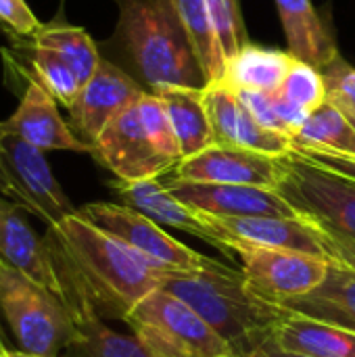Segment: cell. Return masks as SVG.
<instances>
[{"instance_id":"e575fe53","label":"cell","mask_w":355,"mask_h":357,"mask_svg":"<svg viewBox=\"0 0 355 357\" xmlns=\"http://www.w3.org/2000/svg\"><path fill=\"white\" fill-rule=\"evenodd\" d=\"M251 357H310V356H299V354H291V351H285L276 345L274 339H270L266 345H262L255 354Z\"/></svg>"},{"instance_id":"484cf974","label":"cell","mask_w":355,"mask_h":357,"mask_svg":"<svg viewBox=\"0 0 355 357\" xmlns=\"http://www.w3.org/2000/svg\"><path fill=\"white\" fill-rule=\"evenodd\" d=\"M33 36L52 46L54 50H59L77 71L80 79L86 84L96 67L100 65V52L96 42L88 36L86 29L63 23V21H52V23H42L38 31H33Z\"/></svg>"},{"instance_id":"f546056e","label":"cell","mask_w":355,"mask_h":357,"mask_svg":"<svg viewBox=\"0 0 355 357\" xmlns=\"http://www.w3.org/2000/svg\"><path fill=\"white\" fill-rule=\"evenodd\" d=\"M216 40L228 61L249 42L241 15V0H205Z\"/></svg>"},{"instance_id":"5bb4252c","label":"cell","mask_w":355,"mask_h":357,"mask_svg":"<svg viewBox=\"0 0 355 357\" xmlns=\"http://www.w3.org/2000/svg\"><path fill=\"white\" fill-rule=\"evenodd\" d=\"M2 126L40 151H71L92 155V146L75 136L61 117L59 102L38 82L25 79V90L17 111Z\"/></svg>"},{"instance_id":"e0dca14e","label":"cell","mask_w":355,"mask_h":357,"mask_svg":"<svg viewBox=\"0 0 355 357\" xmlns=\"http://www.w3.org/2000/svg\"><path fill=\"white\" fill-rule=\"evenodd\" d=\"M23 211L21 205L0 195V261L59 295L48 247L25 222Z\"/></svg>"},{"instance_id":"d590c367","label":"cell","mask_w":355,"mask_h":357,"mask_svg":"<svg viewBox=\"0 0 355 357\" xmlns=\"http://www.w3.org/2000/svg\"><path fill=\"white\" fill-rule=\"evenodd\" d=\"M8 349H13V347H10V343H8V337H6L4 326H2V316H0V354H4V351H8Z\"/></svg>"},{"instance_id":"30bf717a","label":"cell","mask_w":355,"mask_h":357,"mask_svg":"<svg viewBox=\"0 0 355 357\" xmlns=\"http://www.w3.org/2000/svg\"><path fill=\"white\" fill-rule=\"evenodd\" d=\"M92 157L121 182L161 178L176 167L149 140L138 102L119 113L92 144Z\"/></svg>"},{"instance_id":"7402d4cb","label":"cell","mask_w":355,"mask_h":357,"mask_svg":"<svg viewBox=\"0 0 355 357\" xmlns=\"http://www.w3.org/2000/svg\"><path fill=\"white\" fill-rule=\"evenodd\" d=\"M280 349L310 357H355V333L289 314L274 331Z\"/></svg>"},{"instance_id":"d6a6232c","label":"cell","mask_w":355,"mask_h":357,"mask_svg":"<svg viewBox=\"0 0 355 357\" xmlns=\"http://www.w3.org/2000/svg\"><path fill=\"white\" fill-rule=\"evenodd\" d=\"M297 151L299 155H303L305 159L331 169V172H337L341 176H347L355 180V155L349 153H333V151H314V149H293Z\"/></svg>"},{"instance_id":"2e32d148","label":"cell","mask_w":355,"mask_h":357,"mask_svg":"<svg viewBox=\"0 0 355 357\" xmlns=\"http://www.w3.org/2000/svg\"><path fill=\"white\" fill-rule=\"evenodd\" d=\"M109 186L113 188V192L117 195L121 205L144 213L159 226H167V228H176L186 234H192V236L205 241L207 245L216 247L218 251H222L226 257L234 255L222 243V238L209 228V224L203 220V215L199 211H195L192 207H188L186 203H182L178 197H174L159 178L138 180V182L115 180Z\"/></svg>"},{"instance_id":"52a82bcc","label":"cell","mask_w":355,"mask_h":357,"mask_svg":"<svg viewBox=\"0 0 355 357\" xmlns=\"http://www.w3.org/2000/svg\"><path fill=\"white\" fill-rule=\"evenodd\" d=\"M77 213L96 228L128 245L132 251H136L142 259H146L163 274L201 272L213 264L211 257L176 241L157 222L121 203H86L77 207Z\"/></svg>"},{"instance_id":"603a6c76","label":"cell","mask_w":355,"mask_h":357,"mask_svg":"<svg viewBox=\"0 0 355 357\" xmlns=\"http://www.w3.org/2000/svg\"><path fill=\"white\" fill-rule=\"evenodd\" d=\"M77 335L59 357H153L134 335H121L103 324L92 307L73 316Z\"/></svg>"},{"instance_id":"3957f363","label":"cell","mask_w":355,"mask_h":357,"mask_svg":"<svg viewBox=\"0 0 355 357\" xmlns=\"http://www.w3.org/2000/svg\"><path fill=\"white\" fill-rule=\"evenodd\" d=\"M115 42L149 92L203 90L209 79L169 0H117Z\"/></svg>"},{"instance_id":"d4e9b609","label":"cell","mask_w":355,"mask_h":357,"mask_svg":"<svg viewBox=\"0 0 355 357\" xmlns=\"http://www.w3.org/2000/svg\"><path fill=\"white\" fill-rule=\"evenodd\" d=\"M169 2L176 10L178 19L182 21L188 38L192 40V46L197 50V56L205 69L209 84L220 82L224 75L226 59L216 40L205 0H169Z\"/></svg>"},{"instance_id":"d6986e66","label":"cell","mask_w":355,"mask_h":357,"mask_svg":"<svg viewBox=\"0 0 355 357\" xmlns=\"http://www.w3.org/2000/svg\"><path fill=\"white\" fill-rule=\"evenodd\" d=\"M276 8L287 38V50L295 59L322 69L341 54L333 31L324 25L312 0H276Z\"/></svg>"},{"instance_id":"83f0119b","label":"cell","mask_w":355,"mask_h":357,"mask_svg":"<svg viewBox=\"0 0 355 357\" xmlns=\"http://www.w3.org/2000/svg\"><path fill=\"white\" fill-rule=\"evenodd\" d=\"M278 94L308 113H312L316 107L326 102V90L320 69L299 59L293 61Z\"/></svg>"},{"instance_id":"f1b7e54d","label":"cell","mask_w":355,"mask_h":357,"mask_svg":"<svg viewBox=\"0 0 355 357\" xmlns=\"http://www.w3.org/2000/svg\"><path fill=\"white\" fill-rule=\"evenodd\" d=\"M138 111H140L144 132H146L149 140L153 142V146L157 149V153L178 165L182 161L180 146H178L172 121L167 117V111H165L161 98L153 92H146L138 100Z\"/></svg>"},{"instance_id":"7c38bea8","label":"cell","mask_w":355,"mask_h":357,"mask_svg":"<svg viewBox=\"0 0 355 357\" xmlns=\"http://www.w3.org/2000/svg\"><path fill=\"white\" fill-rule=\"evenodd\" d=\"M174 178L184 182L245 184L274 190L280 178V157L243 146L211 144L199 155L182 159L174 167Z\"/></svg>"},{"instance_id":"4fadbf2b","label":"cell","mask_w":355,"mask_h":357,"mask_svg":"<svg viewBox=\"0 0 355 357\" xmlns=\"http://www.w3.org/2000/svg\"><path fill=\"white\" fill-rule=\"evenodd\" d=\"M167 190L195 211L226 218H299L297 211L272 188L245 186V184H207V182H184L169 178Z\"/></svg>"},{"instance_id":"ffe728a7","label":"cell","mask_w":355,"mask_h":357,"mask_svg":"<svg viewBox=\"0 0 355 357\" xmlns=\"http://www.w3.org/2000/svg\"><path fill=\"white\" fill-rule=\"evenodd\" d=\"M293 61L295 56L289 50L268 48L249 40L234 56L226 61L220 82H224L234 92L253 90L274 94L280 90Z\"/></svg>"},{"instance_id":"74e56055","label":"cell","mask_w":355,"mask_h":357,"mask_svg":"<svg viewBox=\"0 0 355 357\" xmlns=\"http://www.w3.org/2000/svg\"><path fill=\"white\" fill-rule=\"evenodd\" d=\"M0 195H4V197H10V190H8V184L4 182V178H2V174H0Z\"/></svg>"},{"instance_id":"4316f807","label":"cell","mask_w":355,"mask_h":357,"mask_svg":"<svg viewBox=\"0 0 355 357\" xmlns=\"http://www.w3.org/2000/svg\"><path fill=\"white\" fill-rule=\"evenodd\" d=\"M203 100L211 121L216 144L236 146V126L241 115V100L224 82H211L203 88Z\"/></svg>"},{"instance_id":"44dd1931","label":"cell","mask_w":355,"mask_h":357,"mask_svg":"<svg viewBox=\"0 0 355 357\" xmlns=\"http://www.w3.org/2000/svg\"><path fill=\"white\" fill-rule=\"evenodd\" d=\"M161 98L172 121L182 159L195 157L216 144L203 90L195 88H161L153 92Z\"/></svg>"},{"instance_id":"277c9868","label":"cell","mask_w":355,"mask_h":357,"mask_svg":"<svg viewBox=\"0 0 355 357\" xmlns=\"http://www.w3.org/2000/svg\"><path fill=\"white\" fill-rule=\"evenodd\" d=\"M0 316L21 351L59 357L75 339L77 328L65 301L0 261Z\"/></svg>"},{"instance_id":"7a4b0ae2","label":"cell","mask_w":355,"mask_h":357,"mask_svg":"<svg viewBox=\"0 0 355 357\" xmlns=\"http://www.w3.org/2000/svg\"><path fill=\"white\" fill-rule=\"evenodd\" d=\"M161 287L188 303L239 357H251L274 339L289 310L257 295L243 270L218 259L201 272H165Z\"/></svg>"},{"instance_id":"6da1fadb","label":"cell","mask_w":355,"mask_h":357,"mask_svg":"<svg viewBox=\"0 0 355 357\" xmlns=\"http://www.w3.org/2000/svg\"><path fill=\"white\" fill-rule=\"evenodd\" d=\"M44 243L56 280L73 284L103 320H126L161 287L163 272L80 213L48 226Z\"/></svg>"},{"instance_id":"5b68a950","label":"cell","mask_w":355,"mask_h":357,"mask_svg":"<svg viewBox=\"0 0 355 357\" xmlns=\"http://www.w3.org/2000/svg\"><path fill=\"white\" fill-rule=\"evenodd\" d=\"M153 357H239L180 297L159 287L123 320Z\"/></svg>"},{"instance_id":"f35d334b","label":"cell","mask_w":355,"mask_h":357,"mask_svg":"<svg viewBox=\"0 0 355 357\" xmlns=\"http://www.w3.org/2000/svg\"><path fill=\"white\" fill-rule=\"evenodd\" d=\"M349 119H352V123H354V128H355V115H352Z\"/></svg>"},{"instance_id":"8fae6325","label":"cell","mask_w":355,"mask_h":357,"mask_svg":"<svg viewBox=\"0 0 355 357\" xmlns=\"http://www.w3.org/2000/svg\"><path fill=\"white\" fill-rule=\"evenodd\" d=\"M146 92L126 69L109 59H100L94 75L82 86L69 107V126L80 140L92 146L100 132Z\"/></svg>"},{"instance_id":"8d00e7d4","label":"cell","mask_w":355,"mask_h":357,"mask_svg":"<svg viewBox=\"0 0 355 357\" xmlns=\"http://www.w3.org/2000/svg\"><path fill=\"white\" fill-rule=\"evenodd\" d=\"M0 357H48V356H38V354H29V351H15V349H8V351L0 354Z\"/></svg>"},{"instance_id":"4dcf8cb0","label":"cell","mask_w":355,"mask_h":357,"mask_svg":"<svg viewBox=\"0 0 355 357\" xmlns=\"http://www.w3.org/2000/svg\"><path fill=\"white\" fill-rule=\"evenodd\" d=\"M326 90V102L341 109L347 117L355 115V69L341 54L320 69Z\"/></svg>"},{"instance_id":"8992f818","label":"cell","mask_w":355,"mask_h":357,"mask_svg":"<svg viewBox=\"0 0 355 357\" xmlns=\"http://www.w3.org/2000/svg\"><path fill=\"white\" fill-rule=\"evenodd\" d=\"M274 190L308 224L333 236L355 241V180L291 149L280 157V178Z\"/></svg>"},{"instance_id":"836d02e7","label":"cell","mask_w":355,"mask_h":357,"mask_svg":"<svg viewBox=\"0 0 355 357\" xmlns=\"http://www.w3.org/2000/svg\"><path fill=\"white\" fill-rule=\"evenodd\" d=\"M312 226V224H310ZM314 232L318 234V241L322 243L324 247V253L328 259L341 264V266H347L355 270V241H347V238H339V236H333L316 226H312Z\"/></svg>"},{"instance_id":"cb8c5ba5","label":"cell","mask_w":355,"mask_h":357,"mask_svg":"<svg viewBox=\"0 0 355 357\" xmlns=\"http://www.w3.org/2000/svg\"><path fill=\"white\" fill-rule=\"evenodd\" d=\"M293 149H314L355 155V128L352 119L331 102L316 107L291 138Z\"/></svg>"},{"instance_id":"ba28073f","label":"cell","mask_w":355,"mask_h":357,"mask_svg":"<svg viewBox=\"0 0 355 357\" xmlns=\"http://www.w3.org/2000/svg\"><path fill=\"white\" fill-rule=\"evenodd\" d=\"M0 174L8 184L10 199L25 211L44 220L48 226H56L69 215L77 213V207H73V203L56 182L44 157V151L8 132L2 121Z\"/></svg>"},{"instance_id":"9c48e42d","label":"cell","mask_w":355,"mask_h":357,"mask_svg":"<svg viewBox=\"0 0 355 357\" xmlns=\"http://www.w3.org/2000/svg\"><path fill=\"white\" fill-rule=\"evenodd\" d=\"M230 251L239 255L249 287L272 303L308 295L326 278L331 266L328 257L249 243H230Z\"/></svg>"},{"instance_id":"ac0fdd59","label":"cell","mask_w":355,"mask_h":357,"mask_svg":"<svg viewBox=\"0 0 355 357\" xmlns=\"http://www.w3.org/2000/svg\"><path fill=\"white\" fill-rule=\"evenodd\" d=\"M276 305L291 314L355 333V270L331 259L326 278L314 291Z\"/></svg>"},{"instance_id":"9a60e30c","label":"cell","mask_w":355,"mask_h":357,"mask_svg":"<svg viewBox=\"0 0 355 357\" xmlns=\"http://www.w3.org/2000/svg\"><path fill=\"white\" fill-rule=\"evenodd\" d=\"M209 228L222 238L230 249V243H249L270 249H289L310 255L326 257L322 243L314 228L301 218H272V215H251V218H226L203 213Z\"/></svg>"},{"instance_id":"1f68e13d","label":"cell","mask_w":355,"mask_h":357,"mask_svg":"<svg viewBox=\"0 0 355 357\" xmlns=\"http://www.w3.org/2000/svg\"><path fill=\"white\" fill-rule=\"evenodd\" d=\"M40 25V19L25 0H0V31L8 38H27Z\"/></svg>"}]
</instances>
